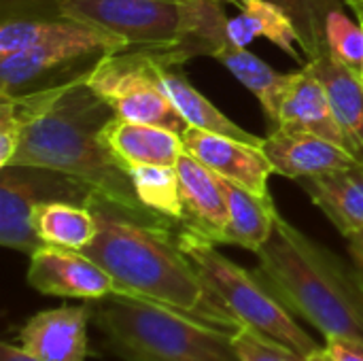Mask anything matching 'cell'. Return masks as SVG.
Returning <instances> with one entry per match:
<instances>
[{
  "instance_id": "6da1fadb",
  "label": "cell",
  "mask_w": 363,
  "mask_h": 361,
  "mask_svg": "<svg viewBox=\"0 0 363 361\" xmlns=\"http://www.w3.org/2000/svg\"><path fill=\"white\" fill-rule=\"evenodd\" d=\"M87 70L51 87L13 94L21 136L11 164L74 177L125 211L153 215L140 204L130 174L102 143L104 126L117 115L89 87Z\"/></svg>"
},
{
  "instance_id": "7a4b0ae2",
  "label": "cell",
  "mask_w": 363,
  "mask_h": 361,
  "mask_svg": "<svg viewBox=\"0 0 363 361\" xmlns=\"http://www.w3.org/2000/svg\"><path fill=\"white\" fill-rule=\"evenodd\" d=\"M85 206L96 217L98 234L83 253L111 274L119 296L151 300L228 328L196 266L179 247L174 221L125 211L96 194Z\"/></svg>"
},
{
  "instance_id": "3957f363",
  "label": "cell",
  "mask_w": 363,
  "mask_h": 361,
  "mask_svg": "<svg viewBox=\"0 0 363 361\" xmlns=\"http://www.w3.org/2000/svg\"><path fill=\"white\" fill-rule=\"evenodd\" d=\"M255 274L294 315L325 336L363 343V270L277 217L272 236L255 253Z\"/></svg>"
},
{
  "instance_id": "277c9868",
  "label": "cell",
  "mask_w": 363,
  "mask_h": 361,
  "mask_svg": "<svg viewBox=\"0 0 363 361\" xmlns=\"http://www.w3.org/2000/svg\"><path fill=\"white\" fill-rule=\"evenodd\" d=\"M91 321L123 361H240L232 330L132 296L89 302Z\"/></svg>"
},
{
  "instance_id": "5b68a950",
  "label": "cell",
  "mask_w": 363,
  "mask_h": 361,
  "mask_svg": "<svg viewBox=\"0 0 363 361\" xmlns=\"http://www.w3.org/2000/svg\"><path fill=\"white\" fill-rule=\"evenodd\" d=\"M179 247L196 266L213 304L232 332L236 328L253 330L304 357L323 349L255 272L225 257L213 240L181 226Z\"/></svg>"
},
{
  "instance_id": "8992f818",
  "label": "cell",
  "mask_w": 363,
  "mask_h": 361,
  "mask_svg": "<svg viewBox=\"0 0 363 361\" xmlns=\"http://www.w3.org/2000/svg\"><path fill=\"white\" fill-rule=\"evenodd\" d=\"M160 60L153 51L123 49L98 55L87 70L89 87L125 121L147 123L183 134L187 121L160 85Z\"/></svg>"
},
{
  "instance_id": "52a82bcc",
  "label": "cell",
  "mask_w": 363,
  "mask_h": 361,
  "mask_svg": "<svg viewBox=\"0 0 363 361\" xmlns=\"http://www.w3.org/2000/svg\"><path fill=\"white\" fill-rule=\"evenodd\" d=\"M55 11L121 38L128 49L153 51L164 66L181 38L179 0H55Z\"/></svg>"
},
{
  "instance_id": "ba28073f",
  "label": "cell",
  "mask_w": 363,
  "mask_h": 361,
  "mask_svg": "<svg viewBox=\"0 0 363 361\" xmlns=\"http://www.w3.org/2000/svg\"><path fill=\"white\" fill-rule=\"evenodd\" d=\"M91 187L74 177L32 166L0 168V245L32 255L45 243L38 238L32 213L40 200H70L87 204Z\"/></svg>"
},
{
  "instance_id": "9c48e42d",
  "label": "cell",
  "mask_w": 363,
  "mask_h": 361,
  "mask_svg": "<svg viewBox=\"0 0 363 361\" xmlns=\"http://www.w3.org/2000/svg\"><path fill=\"white\" fill-rule=\"evenodd\" d=\"M123 49H128V45L117 36L72 19H62V26L40 45L0 60V94H21L23 87L57 68L72 66L96 53L102 55Z\"/></svg>"
},
{
  "instance_id": "30bf717a",
  "label": "cell",
  "mask_w": 363,
  "mask_h": 361,
  "mask_svg": "<svg viewBox=\"0 0 363 361\" xmlns=\"http://www.w3.org/2000/svg\"><path fill=\"white\" fill-rule=\"evenodd\" d=\"M28 285L45 296L85 302L119 296L111 274L89 255L53 245H43L30 255Z\"/></svg>"
},
{
  "instance_id": "8fae6325",
  "label": "cell",
  "mask_w": 363,
  "mask_h": 361,
  "mask_svg": "<svg viewBox=\"0 0 363 361\" xmlns=\"http://www.w3.org/2000/svg\"><path fill=\"white\" fill-rule=\"evenodd\" d=\"M185 151L221 179H228L257 196H270L268 179L274 166L262 145L242 143L230 136L187 126L181 134Z\"/></svg>"
},
{
  "instance_id": "7c38bea8",
  "label": "cell",
  "mask_w": 363,
  "mask_h": 361,
  "mask_svg": "<svg viewBox=\"0 0 363 361\" xmlns=\"http://www.w3.org/2000/svg\"><path fill=\"white\" fill-rule=\"evenodd\" d=\"M91 304H62L32 315L17 332L15 345L38 361H87Z\"/></svg>"
},
{
  "instance_id": "4fadbf2b",
  "label": "cell",
  "mask_w": 363,
  "mask_h": 361,
  "mask_svg": "<svg viewBox=\"0 0 363 361\" xmlns=\"http://www.w3.org/2000/svg\"><path fill=\"white\" fill-rule=\"evenodd\" d=\"M264 151L274 166V174L296 181L342 170L357 162L345 147L313 132L289 128L268 132Z\"/></svg>"
},
{
  "instance_id": "5bb4252c",
  "label": "cell",
  "mask_w": 363,
  "mask_h": 361,
  "mask_svg": "<svg viewBox=\"0 0 363 361\" xmlns=\"http://www.w3.org/2000/svg\"><path fill=\"white\" fill-rule=\"evenodd\" d=\"M181 198H183V228L223 245V234L228 228V198L219 183V177L202 166L187 151L177 162Z\"/></svg>"
},
{
  "instance_id": "9a60e30c",
  "label": "cell",
  "mask_w": 363,
  "mask_h": 361,
  "mask_svg": "<svg viewBox=\"0 0 363 361\" xmlns=\"http://www.w3.org/2000/svg\"><path fill=\"white\" fill-rule=\"evenodd\" d=\"M102 143L115 162L128 172L134 166H177L185 153L183 136L147 123L113 117L102 130Z\"/></svg>"
},
{
  "instance_id": "2e32d148",
  "label": "cell",
  "mask_w": 363,
  "mask_h": 361,
  "mask_svg": "<svg viewBox=\"0 0 363 361\" xmlns=\"http://www.w3.org/2000/svg\"><path fill=\"white\" fill-rule=\"evenodd\" d=\"M306 64L325 87L347 149L357 162H363V81L359 70L347 66L330 49Z\"/></svg>"
},
{
  "instance_id": "e0dca14e",
  "label": "cell",
  "mask_w": 363,
  "mask_h": 361,
  "mask_svg": "<svg viewBox=\"0 0 363 361\" xmlns=\"http://www.w3.org/2000/svg\"><path fill=\"white\" fill-rule=\"evenodd\" d=\"M313 204L349 240L363 232V162L321 177L302 179Z\"/></svg>"
},
{
  "instance_id": "ac0fdd59",
  "label": "cell",
  "mask_w": 363,
  "mask_h": 361,
  "mask_svg": "<svg viewBox=\"0 0 363 361\" xmlns=\"http://www.w3.org/2000/svg\"><path fill=\"white\" fill-rule=\"evenodd\" d=\"M277 128L313 132V134L347 149V140H345L342 130L334 117L325 87L319 81V77L308 68V64H304V68L298 70L296 81L289 87V91L281 104Z\"/></svg>"
},
{
  "instance_id": "d6986e66",
  "label": "cell",
  "mask_w": 363,
  "mask_h": 361,
  "mask_svg": "<svg viewBox=\"0 0 363 361\" xmlns=\"http://www.w3.org/2000/svg\"><path fill=\"white\" fill-rule=\"evenodd\" d=\"M213 57L223 64L232 72V77L240 81L259 100L270 132L277 130L281 104L289 87L294 85L298 72H279L270 64L259 60L255 53H251L247 47H238L232 43H225Z\"/></svg>"
},
{
  "instance_id": "ffe728a7",
  "label": "cell",
  "mask_w": 363,
  "mask_h": 361,
  "mask_svg": "<svg viewBox=\"0 0 363 361\" xmlns=\"http://www.w3.org/2000/svg\"><path fill=\"white\" fill-rule=\"evenodd\" d=\"M223 194L228 198V228L223 245H234L257 253L272 236L279 211L272 196H257L228 179L219 177Z\"/></svg>"
},
{
  "instance_id": "44dd1931",
  "label": "cell",
  "mask_w": 363,
  "mask_h": 361,
  "mask_svg": "<svg viewBox=\"0 0 363 361\" xmlns=\"http://www.w3.org/2000/svg\"><path fill=\"white\" fill-rule=\"evenodd\" d=\"M160 74V85L164 89V94L170 98V102L174 104V109L181 113V117L187 121V126L204 130V132H213V134H221V136H230L242 143H251V145H262L266 138H259L255 134H251L249 130L240 128L236 121H232L223 111H219L206 96H202L181 72H177V68L164 66L160 62L157 68Z\"/></svg>"
},
{
  "instance_id": "7402d4cb",
  "label": "cell",
  "mask_w": 363,
  "mask_h": 361,
  "mask_svg": "<svg viewBox=\"0 0 363 361\" xmlns=\"http://www.w3.org/2000/svg\"><path fill=\"white\" fill-rule=\"evenodd\" d=\"M225 0H179L183 26L177 47L168 55L170 68H179L196 55H215L228 38Z\"/></svg>"
},
{
  "instance_id": "603a6c76",
  "label": "cell",
  "mask_w": 363,
  "mask_h": 361,
  "mask_svg": "<svg viewBox=\"0 0 363 361\" xmlns=\"http://www.w3.org/2000/svg\"><path fill=\"white\" fill-rule=\"evenodd\" d=\"M240 9L236 17L228 19V38L232 45L247 47L253 38L264 36L291 55L296 62H302L300 55V34L291 17L277 4L266 0H230Z\"/></svg>"
},
{
  "instance_id": "cb8c5ba5",
  "label": "cell",
  "mask_w": 363,
  "mask_h": 361,
  "mask_svg": "<svg viewBox=\"0 0 363 361\" xmlns=\"http://www.w3.org/2000/svg\"><path fill=\"white\" fill-rule=\"evenodd\" d=\"M32 223L45 245L74 251H85L98 234L91 209L70 200H40L34 206Z\"/></svg>"
},
{
  "instance_id": "d4e9b609",
  "label": "cell",
  "mask_w": 363,
  "mask_h": 361,
  "mask_svg": "<svg viewBox=\"0 0 363 361\" xmlns=\"http://www.w3.org/2000/svg\"><path fill=\"white\" fill-rule=\"evenodd\" d=\"M128 174L140 204L149 213L170 219L179 226L183 223L185 209L181 198L179 172L174 166H134L128 170Z\"/></svg>"
},
{
  "instance_id": "484cf974",
  "label": "cell",
  "mask_w": 363,
  "mask_h": 361,
  "mask_svg": "<svg viewBox=\"0 0 363 361\" xmlns=\"http://www.w3.org/2000/svg\"><path fill=\"white\" fill-rule=\"evenodd\" d=\"M266 2L281 6L291 17L300 34L302 53H306L308 60L328 51V38H325L328 17L334 9L347 6L345 0H266Z\"/></svg>"
},
{
  "instance_id": "4316f807",
  "label": "cell",
  "mask_w": 363,
  "mask_h": 361,
  "mask_svg": "<svg viewBox=\"0 0 363 361\" xmlns=\"http://www.w3.org/2000/svg\"><path fill=\"white\" fill-rule=\"evenodd\" d=\"M328 49L347 66L362 70L363 66V23L355 21L345 6L334 9L325 23Z\"/></svg>"
},
{
  "instance_id": "83f0119b",
  "label": "cell",
  "mask_w": 363,
  "mask_h": 361,
  "mask_svg": "<svg viewBox=\"0 0 363 361\" xmlns=\"http://www.w3.org/2000/svg\"><path fill=\"white\" fill-rule=\"evenodd\" d=\"M62 26V17L55 21L38 19H6L0 28V60L23 53L43 40H47Z\"/></svg>"
},
{
  "instance_id": "f1b7e54d",
  "label": "cell",
  "mask_w": 363,
  "mask_h": 361,
  "mask_svg": "<svg viewBox=\"0 0 363 361\" xmlns=\"http://www.w3.org/2000/svg\"><path fill=\"white\" fill-rule=\"evenodd\" d=\"M232 340L240 361H323L321 351L304 357L247 328H236L232 332Z\"/></svg>"
},
{
  "instance_id": "f546056e",
  "label": "cell",
  "mask_w": 363,
  "mask_h": 361,
  "mask_svg": "<svg viewBox=\"0 0 363 361\" xmlns=\"http://www.w3.org/2000/svg\"><path fill=\"white\" fill-rule=\"evenodd\" d=\"M21 136V119L13 94H0V168L9 166Z\"/></svg>"
},
{
  "instance_id": "4dcf8cb0",
  "label": "cell",
  "mask_w": 363,
  "mask_h": 361,
  "mask_svg": "<svg viewBox=\"0 0 363 361\" xmlns=\"http://www.w3.org/2000/svg\"><path fill=\"white\" fill-rule=\"evenodd\" d=\"M323 361H363V343L347 336H325Z\"/></svg>"
},
{
  "instance_id": "1f68e13d",
  "label": "cell",
  "mask_w": 363,
  "mask_h": 361,
  "mask_svg": "<svg viewBox=\"0 0 363 361\" xmlns=\"http://www.w3.org/2000/svg\"><path fill=\"white\" fill-rule=\"evenodd\" d=\"M0 361H38V360H34L32 355L23 353L17 345L2 343V345H0Z\"/></svg>"
},
{
  "instance_id": "d6a6232c",
  "label": "cell",
  "mask_w": 363,
  "mask_h": 361,
  "mask_svg": "<svg viewBox=\"0 0 363 361\" xmlns=\"http://www.w3.org/2000/svg\"><path fill=\"white\" fill-rule=\"evenodd\" d=\"M349 255L363 270V232L355 234L353 238H349Z\"/></svg>"
},
{
  "instance_id": "836d02e7",
  "label": "cell",
  "mask_w": 363,
  "mask_h": 361,
  "mask_svg": "<svg viewBox=\"0 0 363 361\" xmlns=\"http://www.w3.org/2000/svg\"><path fill=\"white\" fill-rule=\"evenodd\" d=\"M347 2V6H351L353 9V13L357 15V17H362L363 15V0H345Z\"/></svg>"
},
{
  "instance_id": "e575fe53",
  "label": "cell",
  "mask_w": 363,
  "mask_h": 361,
  "mask_svg": "<svg viewBox=\"0 0 363 361\" xmlns=\"http://www.w3.org/2000/svg\"><path fill=\"white\" fill-rule=\"evenodd\" d=\"M359 74H362V81H363V66H362V70H359Z\"/></svg>"
},
{
  "instance_id": "d590c367",
  "label": "cell",
  "mask_w": 363,
  "mask_h": 361,
  "mask_svg": "<svg viewBox=\"0 0 363 361\" xmlns=\"http://www.w3.org/2000/svg\"><path fill=\"white\" fill-rule=\"evenodd\" d=\"M357 19H359V21H362V23H363V15H362V17H357Z\"/></svg>"
}]
</instances>
